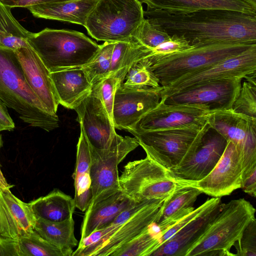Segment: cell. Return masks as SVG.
Instances as JSON below:
<instances>
[{
  "label": "cell",
  "mask_w": 256,
  "mask_h": 256,
  "mask_svg": "<svg viewBox=\"0 0 256 256\" xmlns=\"http://www.w3.org/2000/svg\"><path fill=\"white\" fill-rule=\"evenodd\" d=\"M144 17L170 36L182 37L192 45L222 42H256V13L224 9L188 12L147 8Z\"/></svg>",
  "instance_id": "1"
},
{
  "label": "cell",
  "mask_w": 256,
  "mask_h": 256,
  "mask_svg": "<svg viewBox=\"0 0 256 256\" xmlns=\"http://www.w3.org/2000/svg\"><path fill=\"white\" fill-rule=\"evenodd\" d=\"M0 100L30 126L47 132L59 126L57 114L48 112L28 83L15 51L0 46Z\"/></svg>",
  "instance_id": "2"
},
{
  "label": "cell",
  "mask_w": 256,
  "mask_h": 256,
  "mask_svg": "<svg viewBox=\"0 0 256 256\" xmlns=\"http://www.w3.org/2000/svg\"><path fill=\"white\" fill-rule=\"evenodd\" d=\"M255 212L252 204L243 198L222 204L220 210L186 256H235L230 248L256 218Z\"/></svg>",
  "instance_id": "3"
},
{
  "label": "cell",
  "mask_w": 256,
  "mask_h": 256,
  "mask_svg": "<svg viewBox=\"0 0 256 256\" xmlns=\"http://www.w3.org/2000/svg\"><path fill=\"white\" fill-rule=\"evenodd\" d=\"M28 44L50 72L84 66L100 48V45L82 32L46 28L32 32Z\"/></svg>",
  "instance_id": "4"
},
{
  "label": "cell",
  "mask_w": 256,
  "mask_h": 256,
  "mask_svg": "<svg viewBox=\"0 0 256 256\" xmlns=\"http://www.w3.org/2000/svg\"><path fill=\"white\" fill-rule=\"evenodd\" d=\"M139 0H98L84 28L98 41L130 42L144 19Z\"/></svg>",
  "instance_id": "5"
},
{
  "label": "cell",
  "mask_w": 256,
  "mask_h": 256,
  "mask_svg": "<svg viewBox=\"0 0 256 256\" xmlns=\"http://www.w3.org/2000/svg\"><path fill=\"white\" fill-rule=\"evenodd\" d=\"M254 44L256 42H244L198 44L154 62L152 68L160 86H165L180 78L238 54Z\"/></svg>",
  "instance_id": "6"
},
{
  "label": "cell",
  "mask_w": 256,
  "mask_h": 256,
  "mask_svg": "<svg viewBox=\"0 0 256 256\" xmlns=\"http://www.w3.org/2000/svg\"><path fill=\"white\" fill-rule=\"evenodd\" d=\"M210 128L207 121L200 128L128 132L137 140L146 155L170 169L181 166L192 157Z\"/></svg>",
  "instance_id": "7"
},
{
  "label": "cell",
  "mask_w": 256,
  "mask_h": 256,
  "mask_svg": "<svg viewBox=\"0 0 256 256\" xmlns=\"http://www.w3.org/2000/svg\"><path fill=\"white\" fill-rule=\"evenodd\" d=\"M118 182L120 190L136 202L166 198L178 186L170 169L148 155L127 163Z\"/></svg>",
  "instance_id": "8"
},
{
  "label": "cell",
  "mask_w": 256,
  "mask_h": 256,
  "mask_svg": "<svg viewBox=\"0 0 256 256\" xmlns=\"http://www.w3.org/2000/svg\"><path fill=\"white\" fill-rule=\"evenodd\" d=\"M166 198L150 200L124 222L110 224L95 230L94 236L97 242L79 251H73L72 256H112L150 225L158 222Z\"/></svg>",
  "instance_id": "9"
},
{
  "label": "cell",
  "mask_w": 256,
  "mask_h": 256,
  "mask_svg": "<svg viewBox=\"0 0 256 256\" xmlns=\"http://www.w3.org/2000/svg\"><path fill=\"white\" fill-rule=\"evenodd\" d=\"M138 146L135 138L118 134L108 148L98 150L90 146L92 192L90 204L120 190L118 166Z\"/></svg>",
  "instance_id": "10"
},
{
  "label": "cell",
  "mask_w": 256,
  "mask_h": 256,
  "mask_svg": "<svg viewBox=\"0 0 256 256\" xmlns=\"http://www.w3.org/2000/svg\"><path fill=\"white\" fill-rule=\"evenodd\" d=\"M206 116L210 127L236 146L240 158L242 178L256 170V118L232 108L208 112Z\"/></svg>",
  "instance_id": "11"
},
{
  "label": "cell",
  "mask_w": 256,
  "mask_h": 256,
  "mask_svg": "<svg viewBox=\"0 0 256 256\" xmlns=\"http://www.w3.org/2000/svg\"><path fill=\"white\" fill-rule=\"evenodd\" d=\"M256 72V44L245 51L228 58L205 69L175 80L165 86H160V98L168 97L199 84L215 80L240 78Z\"/></svg>",
  "instance_id": "12"
},
{
  "label": "cell",
  "mask_w": 256,
  "mask_h": 256,
  "mask_svg": "<svg viewBox=\"0 0 256 256\" xmlns=\"http://www.w3.org/2000/svg\"><path fill=\"white\" fill-rule=\"evenodd\" d=\"M242 80L234 78L204 82L166 96L165 102L196 106L206 112L232 108L240 92Z\"/></svg>",
  "instance_id": "13"
},
{
  "label": "cell",
  "mask_w": 256,
  "mask_h": 256,
  "mask_svg": "<svg viewBox=\"0 0 256 256\" xmlns=\"http://www.w3.org/2000/svg\"><path fill=\"white\" fill-rule=\"evenodd\" d=\"M242 175L239 154L234 144L228 140L221 158L206 176L198 180L174 179L180 186L193 187L202 194L214 198H221L241 188Z\"/></svg>",
  "instance_id": "14"
},
{
  "label": "cell",
  "mask_w": 256,
  "mask_h": 256,
  "mask_svg": "<svg viewBox=\"0 0 256 256\" xmlns=\"http://www.w3.org/2000/svg\"><path fill=\"white\" fill-rule=\"evenodd\" d=\"M160 86L130 88L122 84L116 90L113 104L115 128L134 130L140 119L160 102Z\"/></svg>",
  "instance_id": "15"
},
{
  "label": "cell",
  "mask_w": 256,
  "mask_h": 256,
  "mask_svg": "<svg viewBox=\"0 0 256 256\" xmlns=\"http://www.w3.org/2000/svg\"><path fill=\"white\" fill-rule=\"evenodd\" d=\"M166 98V96L161 98L158 105L145 114L134 128L130 130L142 132L184 128H200L207 122L206 114L208 112L196 106L167 104L165 102Z\"/></svg>",
  "instance_id": "16"
},
{
  "label": "cell",
  "mask_w": 256,
  "mask_h": 256,
  "mask_svg": "<svg viewBox=\"0 0 256 256\" xmlns=\"http://www.w3.org/2000/svg\"><path fill=\"white\" fill-rule=\"evenodd\" d=\"M74 110L90 146L98 150L108 148L118 134L98 97L91 91Z\"/></svg>",
  "instance_id": "17"
},
{
  "label": "cell",
  "mask_w": 256,
  "mask_h": 256,
  "mask_svg": "<svg viewBox=\"0 0 256 256\" xmlns=\"http://www.w3.org/2000/svg\"><path fill=\"white\" fill-rule=\"evenodd\" d=\"M226 144V139L210 127L192 157L181 166L170 168L171 173L175 178L183 180L203 178L218 162Z\"/></svg>",
  "instance_id": "18"
},
{
  "label": "cell",
  "mask_w": 256,
  "mask_h": 256,
  "mask_svg": "<svg viewBox=\"0 0 256 256\" xmlns=\"http://www.w3.org/2000/svg\"><path fill=\"white\" fill-rule=\"evenodd\" d=\"M30 86L48 112L56 114L60 104L50 72L29 44L14 50Z\"/></svg>",
  "instance_id": "19"
},
{
  "label": "cell",
  "mask_w": 256,
  "mask_h": 256,
  "mask_svg": "<svg viewBox=\"0 0 256 256\" xmlns=\"http://www.w3.org/2000/svg\"><path fill=\"white\" fill-rule=\"evenodd\" d=\"M36 218L29 203L16 197L10 188L0 190V236L18 238L34 230Z\"/></svg>",
  "instance_id": "20"
},
{
  "label": "cell",
  "mask_w": 256,
  "mask_h": 256,
  "mask_svg": "<svg viewBox=\"0 0 256 256\" xmlns=\"http://www.w3.org/2000/svg\"><path fill=\"white\" fill-rule=\"evenodd\" d=\"M220 198L204 212L160 244L150 256H186L187 252L202 236L211 220L221 209Z\"/></svg>",
  "instance_id": "21"
},
{
  "label": "cell",
  "mask_w": 256,
  "mask_h": 256,
  "mask_svg": "<svg viewBox=\"0 0 256 256\" xmlns=\"http://www.w3.org/2000/svg\"><path fill=\"white\" fill-rule=\"evenodd\" d=\"M59 104L74 110L90 93L92 86L80 66L50 72Z\"/></svg>",
  "instance_id": "22"
},
{
  "label": "cell",
  "mask_w": 256,
  "mask_h": 256,
  "mask_svg": "<svg viewBox=\"0 0 256 256\" xmlns=\"http://www.w3.org/2000/svg\"><path fill=\"white\" fill-rule=\"evenodd\" d=\"M133 201L120 190L104 199L90 204L85 210L81 225L80 241L94 231L108 226Z\"/></svg>",
  "instance_id": "23"
},
{
  "label": "cell",
  "mask_w": 256,
  "mask_h": 256,
  "mask_svg": "<svg viewBox=\"0 0 256 256\" xmlns=\"http://www.w3.org/2000/svg\"><path fill=\"white\" fill-rule=\"evenodd\" d=\"M98 0H71L32 6L28 10L36 18L78 24L84 27Z\"/></svg>",
  "instance_id": "24"
},
{
  "label": "cell",
  "mask_w": 256,
  "mask_h": 256,
  "mask_svg": "<svg viewBox=\"0 0 256 256\" xmlns=\"http://www.w3.org/2000/svg\"><path fill=\"white\" fill-rule=\"evenodd\" d=\"M147 8L188 12L202 9H224L256 13V7L247 0H139Z\"/></svg>",
  "instance_id": "25"
},
{
  "label": "cell",
  "mask_w": 256,
  "mask_h": 256,
  "mask_svg": "<svg viewBox=\"0 0 256 256\" xmlns=\"http://www.w3.org/2000/svg\"><path fill=\"white\" fill-rule=\"evenodd\" d=\"M77 144L75 169L73 174L74 201L76 208L85 212L92 198L90 145L82 128Z\"/></svg>",
  "instance_id": "26"
},
{
  "label": "cell",
  "mask_w": 256,
  "mask_h": 256,
  "mask_svg": "<svg viewBox=\"0 0 256 256\" xmlns=\"http://www.w3.org/2000/svg\"><path fill=\"white\" fill-rule=\"evenodd\" d=\"M202 192L193 187L178 184L174 192L164 200L160 218L156 226L160 232L192 212Z\"/></svg>",
  "instance_id": "27"
},
{
  "label": "cell",
  "mask_w": 256,
  "mask_h": 256,
  "mask_svg": "<svg viewBox=\"0 0 256 256\" xmlns=\"http://www.w3.org/2000/svg\"><path fill=\"white\" fill-rule=\"evenodd\" d=\"M36 218L54 222L72 218L76 208L74 199L58 189L29 202Z\"/></svg>",
  "instance_id": "28"
},
{
  "label": "cell",
  "mask_w": 256,
  "mask_h": 256,
  "mask_svg": "<svg viewBox=\"0 0 256 256\" xmlns=\"http://www.w3.org/2000/svg\"><path fill=\"white\" fill-rule=\"evenodd\" d=\"M34 230L50 244L63 250L73 252L72 248L78 244L74 236L72 218L58 222L36 218Z\"/></svg>",
  "instance_id": "29"
},
{
  "label": "cell",
  "mask_w": 256,
  "mask_h": 256,
  "mask_svg": "<svg viewBox=\"0 0 256 256\" xmlns=\"http://www.w3.org/2000/svg\"><path fill=\"white\" fill-rule=\"evenodd\" d=\"M150 49L136 40L115 42L112 52L110 74L116 75L123 82L130 68L138 61L146 58Z\"/></svg>",
  "instance_id": "30"
},
{
  "label": "cell",
  "mask_w": 256,
  "mask_h": 256,
  "mask_svg": "<svg viewBox=\"0 0 256 256\" xmlns=\"http://www.w3.org/2000/svg\"><path fill=\"white\" fill-rule=\"evenodd\" d=\"M32 32L24 28L14 17L11 8L0 2V46L16 50L29 45Z\"/></svg>",
  "instance_id": "31"
},
{
  "label": "cell",
  "mask_w": 256,
  "mask_h": 256,
  "mask_svg": "<svg viewBox=\"0 0 256 256\" xmlns=\"http://www.w3.org/2000/svg\"><path fill=\"white\" fill-rule=\"evenodd\" d=\"M154 224L117 250L112 256H150L160 244L159 231L156 226V230L153 228Z\"/></svg>",
  "instance_id": "32"
},
{
  "label": "cell",
  "mask_w": 256,
  "mask_h": 256,
  "mask_svg": "<svg viewBox=\"0 0 256 256\" xmlns=\"http://www.w3.org/2000/svg\"><path fill=\"white\" fill-rule=\"evenodd\" d=\"M18 240L20 256H72L73 252L53 246L34 230Z\"/></svg>",
  "instance_id": "33"
},
{
  "label": "cell",
  "mask_w": 256,
  "mask_h": 256,
  "mask_svg": "<svg viewBox=\"0 0 256 256\" xmlns=\"http://www.w3.org/2000/svg\"><path fill=\"white\" fill-rule=\"evenodd\" d=\"M115 42H104L92 58L80 66L93 86L110 74L112 52Z\"/></svg>",
  "instance_id": "34"
},
{
  "label": "cell",
  "mask_w": 256,
  "mask_h": 256,
  "mask_svg": "<svg viewBox=\"0 0 256 256\" xmlns=\"http://www.w3.org/2000/svg\"><path fill=\"white\" fill-rule=\"evenodd\" d=\"M152 63L145 58L135 63L128 70L122 83L130 88H158L160 86L158 78L154 74Z\"/></svg>",
  "instance_id": "35"
},
{
  "label": "cell",
  "mask_w": 256,
  "mask_h": 256,
  "mask_svg": "<svg viewBox=\"0 0 256 256\" xmlns=\"http://www.w3.org/2000/svg\"><path fill=\"white\" fill-rule=\"evenodd\" d=\"M123 82L116 74H110L92 86V91L104 106L110 119L113 122L112 110L116 90Z\"/></svg>",
  "instance_id": "36"
},
{
  "label": "cell",
  "mask_w": 256,
  "mask_h": 256,
  "mask_svg": "<svg viewBox=\"0 0 256 256\" xmlns=\"http://www.w3.org/2000/svg\"><path fill=\"white\" fill-rule=\"evenodd\" d=\"M232 108L236 112L256 118V84L247 81L242 83Z\"/></svg>",
  "instance_id": "37"
},
{
  "label": "cell",
  "mask_w": 256,
  "mask_h": 256,
  "mask_svg": "<svg viewBox=\"0 0 256 256\" xmlns=\"http://www.w3.org/2000/svg\"><path fill=\"white\" fill-rule=\"evenodd\" d=\"M219 198H220L213 197L210 199L207 200L202 205L194 208L192 212L184 216L164 231L159 232V246L167 241L174 234L186 226L196 218L204 212L214 204Z\"/></svg>",
  "instance_id": "38"
},
{
  "label": "cell",
  "mask_w": 256,
  "mask_h": 256,
  "mask_svg": "<svg viewBox=\"0 0 256 256\" xmlns=\"http://www.w3.org/2000/svg\"><path fill=\"white\" fill-rule=\"evenodd\" d=\"M194 46L184 38L172 36L168 40L150 49V53L146 58L152 63L160 58L188 50Z\"/></svg>",
  "instance_id": "39"
},
{
  "label": "cell",
  "mask_w": 256,
  "mask_h": 256,
  "mask_svg": "<svg viewBox=\"0 0 256 256\" xmlns=\"http://www.w3.org/2000/svg\"><path fill=\"white\" fill-rule=\"evenodd\" d=\"M170 38L165 32L152 26L144 18L135 36V39L142 45L152 49Z\"/></svg>",
  "instance_id": "40"
},
{
  "label": "cell",
  "mask_w": 256,
  "mask_h": 256,
  "mask_svg": "<svg viewBox=\"0 0 256 256\" xmlns=\"http://www.w3.org/2000/svg\"><path fill=\"white\" fill-rule=\"evenodd\" d=\"M237 256H256V220L246 228L240 238L234 243Z\"/></svg>",
  "instance_id": "41"
},
{
  "label": "cell",
  "mask_w": 256,
  "mask_h": 256,
  "mask_svg": "<svg viewBox=\"0 0 256 256\" xmlns=\"http://www.w3.org/2000/svg\"><path fill=\"white\" fill-rule=\"evenodd\" d=\"M0 256H20L18 238L0 236Z\"/></svg>",
  "instance_id": "42"
},
{
  "label": "cell",
  "mask_w": 256,
  "mask_h": 256,
  "mask_svg": "<svg viewBox=\"0 0 256 256\" xmlns=\"http://www.w3.org/2000/svg\"><path fill=\"white\" fill-rule=\"evenodd\" d=\"M68 0H0V2L10 8L18 7L27 8L30 6L37 4Z\"/></svg>",
  "instance_id": "43"
},
{
  "label": "cell",
  "mask_w": 256,
  "mask_h": 256,
  "mask_svg": "<svg viewBox=\"0 0 256 256\" xmlns=\"http://www.w3.org/2000/svg\"><path fill=\"white\" fill-rule=\"evenodd\" d=\"M14 127V123L8 112L6 106L0 100V132L12 130Z\"/></svg>",
  "instance_id": "44"
},
{
  "label": "cell",
  "mask_w": 256,
  "mask_h": 256,
  "mask_svg": "<svg viewBox=\"0 0 256 256\" xmlns=\"http://www.w3.org/2000/svg\"><path fill=\"white\" fill-rule=\"evenodd\" d=\"M241 188L250 196H256V170L242 178Z\"/></svg>",
  "instance_id": "45"
},
{
  "label": "cell",
  "mask_w": 256,
  "mask_h": 256,
  "mask_svg": "<svg viewBox=\"0 0 256 256\" xmlns=\"http://www.w3.org/2000/svg\"><path fill=\"white\" fill-rule=\"evenodd\" d=\"M13 186V185L8 183L0 168V190L5 188H10Z\"/></svg>",
  "instance_id": "46"
},
{
  "label": "cell",
  "mask_w": 256,
  "mask_h": 256,
  "mask_svg": "<svg viewBox=\"0 0 256 256\" xmlns=\"http://www.w3.org/2000/svg\"><path fill=\"white\" fill-rule=\"evenodd\" d=\"M249 2H250L254 6L256 7V0H247Z\"/></svg>",
  "instance_id": "47"
}]
</instances>
